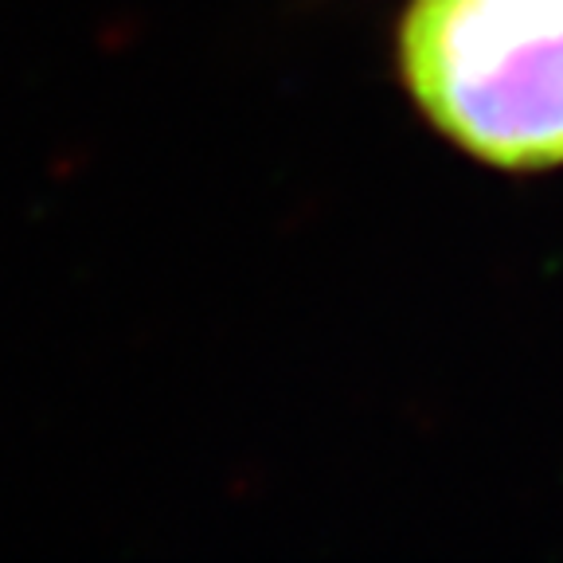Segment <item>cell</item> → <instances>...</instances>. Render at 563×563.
Segmentation results:
<instances>
[{"label":"cell","mask_w":563,"mask_h":563,"mask_svg":"<svg viewBox=\"0 0 563 563\" xmlns=\"http://www.w3.org/2000/svg\"><path fill=\"white\" fill-rule=\"evenodd\" d=\"M404 75L422 114L474 157L563 165V0H419Z\"/></svg>","instance_id":"cell-1"}]
</instances>
